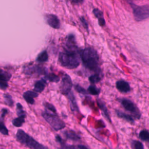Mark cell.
I'll return each mask as SVG.
<instances>
[{
	"label": "cell",
	"instance_id": "5b68a950",
	"mask_svg": "<svg viewBox=\"0 0 149 149\" xmlns=\"http://www.w3.org/2000/svg\"><path fill=\"white\" fill-rule=\"evenodd\" d=\"M42 116L55 130H61L65 127V123L55 114L45 111L42 113Z\"/></svg>",
	"mask_w": 149,
	"mask_h": 149
},
{
	"label": "cell",
	"instance_id": "ba28073f",
	"mask_svg": "<svg viewBox=\"0 0 149 149\" xmlns=\"http://www.w3.org/2000/svg\"><path fill=\"white\" fill-rule=\"evenodd\" d=\"M24 73L26 74H44L45 75L48 72L46 68L40 65H34L32 66H27L24 69Z\"/></svg>",
	"mask_w": 149,
	"mask_h": 149
},
{
	"label": "cell",
	"instance_id": "e575fe53",
	"mask_svg": "<svg viewBox=\"0 0 149 149\" xmlns=\"http://www.w3.org/2000/svg\"><path fill=\"white\" fill-rule=\"evenodd\" d=\"M129 1V2L130 3V2H132V1H134V0H128Z\"/></svg>",
	"mask_w": 149,
	"mask_h": 149
},
{
	"label": "cell",
	"instance_id": "4fadbf2b",
	"mask_svg": "<svg viewBox=\"0 0 149 149\" xmlns=\"http://www.w3.org/2000/svg\"><path fill=\"white\" fill-rule=\"evenodd\" d=\"M23 96L27 103L30 104H33L34 102V98L38 96V94L36 91H27L23 94Z\"/></svg>",
	"mask_w": 149,
	"mask_h": 149
},
{
	"label": "cell",
	"instance_id": "ffe728a7",
	"mask_svg": "<svg viewBox=\"0 0 149 149\" xmlns=\"http://www.w3.org/2000/svg\"><path fill=\"white\" fill-rule=\"evenodd\" d=\"M48 59V55L46 51H44L39 54L37 58V61L38 62H46Z\"/></svg>",
	"mask_w": 149,
	"mask_h": 149
},
{
	"label": "cell",
	"instance_id": "603a6c76",
	"mask_svg": "<svg viewBox=\"0 0 149 149\" xmlns=\"http://www.w3.org/2000/svg\"><path fill=\"white\" fill-rule=\"evenodd\" d=\"M139 137L143 141H149V132L146 130H141L139 133Z\"/></svg>",
	"mask_w": 149,
	"mask_h": 149
},
{
	"label": "cell",
	"instance_id": "2e32d148",
	"mask_svg": "<svg viewBox=\"0 0 149 149\" xmlns=\"http://www.w3.org/2000/svg\"><path fill=\"white\" fill-rule=\"evenodd\" d=\"M68 95V98H69L71 110L72 111H77L78 110V107H77L76 101L73 94L70 92Z\"/></svg>",
	"mask_w": 149,
	"mask_h": 149
},
{
	"label": "cell",
	"instance_id": "6da1fadb",
	"mask_svg": "<svg viewBox=\"0 0 149 149\" xmlns=\"http://www.w3.org/2000/svg\"><path fill=\"white\" fill-rule=\"evenodd\" d=\"M80 56L83 64L87 68L96 72L100 71L99 56L95 49L91 48H84L80 52Z\"/></svg>",
	"mask_w": 149,
	"mask_h": 149
},
{
	"label": "cell",
	"instance_id": "4dcf8cb0",
	"mask_svg": "<svg viewBox=\"0 0 149 149\" xmlns=\"http://www.w3.org/2000/svg\"><path fill=\"white\" fill-rule=\"evenodd\" d=\"M74 87H75V90H76L77 92H79V93H81V94H85L87 93V91L84 90V88H83L82 87H81L80 86L78 85V84H76V85L74 86Z\"/></svg>",
	"mask_w": 149,
	"mask_h": 149
},
{
	"label": "cell",
	"instance_id": "277c9868",
	"mask_svg": "<svg viewBox=\"0 0 149 149\" xmlns=\"http://www.w3.org/2000/svg\"><path fill=\"white\" fill-rule=\"evenodd\" d=\"M130 6L136 21L140 22L149 17V5L139 6L130 2Z\"/></svg>",
	"mask_w": 149,
	"mask_h": 149
},
{
	"label": "cell",
	"instance_id": "7a4b0ae2",
	"mask_svg": "<svg viewBox=\"0 0 149 149\" xmlns=\"http://www.w3.org/2000/svg\"><path fill=\"white\" fill-rule=\"evenodd\" d=\"M59 61L62 66L70 69L76 68L80 64V59L77 52L65 51L60 52Z\"/></svg>",
	"mask_w": 149,
	"mask_h": 149
},
{
	"label": "cell",
	"instance_id": "9a60e30c",
	"mask_svg": "<svg viewBox=\"0 0 149 149\" xmlns=\"http://www.w3.org/2000/svg\"><path fill=\"white\" fill-rule=\"evenodd\" d=\"M45 84H46V79H42L40 80H38L34 84V91L37 93L42 92L45 87Z\"/></svg>",
	"mask_w": 149,
	"mask_h": 149
},
{
	"label": "cell",
	"instance_id": "9c48e42d",
	"mask_svg": "<svg viewBox=\"0 0 149 149\" xmlns=\"http://www.w3.org/2000/svg\"><path fill=\"white\" fill-rule=\"evenodd\" d=\"M65 51L71 52H77V47L76 44L74 36L73 34H69L67 36L65 41Z\"/></svg>",
	"mask_w": 149,
	"mask_h": 149
},
{
	"label": "cell",
	"instance_id": "52a82bcc",
	"mask_svg": "<svg viewBox=\"0 0 149 149\" xmlns=\"http://www.w3.org/2000/svg\"><path fill=\"white\" fill-rule=\"evenodd\" d=\"M72 87V81L70 76L66 74H64L62 77L60 86V91L62 94L68 95L71 90Z\"/></svg>",
	"mask_w": 149,
	"mask_h": 149
},
{
	"label": "cell",
	"instance_id": "7402d4cb",
	"mask_svg": "<svg viewBox=\"0 0 149 149\" xmlns=\"http://www.w3.org/2000/svg\"><path fill=\"white\" fill-rule=\"evenodd\" d=\"M116 113H117V115L119 117L122 118L126 119V120H127L129 122H133V121H134L133 118L130 115H129L127 114H126L125 113H123V112H122L120 111H116Z\"/></svg>",
	"mask_w": 149,
	"mask_h": 149
},
{
	"label": "cell",
	"instance_id": "8fae6325",
	"mask_svg": "<svg viewBox=\"0 0 149 149\" xmlns=\"http://www.w3.org/2000/svg\"><path fill=\"white\" fill-rule=\"evenodd\" d=\"M11 77V74L3 70L0 69V88L5 89L8 87V81Z\"/></svg>",
	"mask_w": 149,
	"mask_h": 149
},
{
	"label": "cell",
	"instance_id": "8992f818",
	"mask_svg": "<svg viewBox=\"0 0 149 149\" xmlns=\"http://www.w3.org/2000/svg\"><path fill=\"white\" fill-rule=\"evenodd\" d=\"M120 103L124 108L127 111L130 112L136 118H140V113L136 105L130 100L126 98H123L120 101Z\"/></svg>",
	"mask_w": 149,
	"mask_h": 149
},
{
	"label": "cell",
	"instance_id": "e0dca14e",
	"mask_svg": "<svg viewBox=\"0 0 149 149\" xmlns=\"http://www.w3.org/2000/svg\"><path fill=\"white\" fill-rule=\"evenodd\" d=\"M97 104H98V105L100 109L102 111L105 116L107 118V119L108 120L110 121L111 120H110V117H109V112H108V110L105 104H104V102L101 100H98Z\"/></svg>",
	"mask_w": 149,
	"mask_h": 149
},
{
	"label": "cell",
	"instance_id": "44dd1931",
	"mask_svg": "<svg viewBox=\"0 0 149 149\" xmlns=\"http://www.w3.org/2000/svg\"><path fill=\"white\" fill-rule=\"evenodd\" d=\"M46 80H48L51 82H58L59 81V77L54 73H47L45 74Z\"/></svg>",
	"mask_w": 149,
	"mask_h": 149
},
{
	"label": "cell",
	"instance_id": "f1b7e54d",
	"mask_svg": "<svg viewBox=\"0 0 149 149\" xmlns=\"http://www.w3.org/2000/svg\"><path fill=\"white\" fill-rule=\"evenodd\" d=\"M132 147L135 149H143L144 146L143 144L139 141H133L132 143Z\"/></svg>",
	"mask_w": 149,
	"mask_h": 149
},
{
	"label": "cell",
	"instance_id": "3957f363",
	"mask_svg": "<svg viewBox=\"0 0 149 149\" xmlns=\"http://www.w3.org/2000/svg\"><path fill=\"white\" fill-rule=\"evenodd\" d=\"M16 139L21 144L30 148L35 149H43L47 147L36 141L32 137L27 134L23 130L19 129L16 133Z\"/></svg>",
	"mask_w": 149,
	"mask_h": 149
},
{
	"label": "cell",
	"instance_id": "ac0fdd59",
	"mask_svg": "<svg viewBox=\"0 0 149 149\" xmlns=\"http://www.w3.org/2000/svg\"><path fill=\"white\" fill-rule=\"evenodd\" d=\"M63 134L67 139L74 141H77L80 139V137L73 130H66L64 132Z\"/></svg>",
	"mask_w": 149,
	"mask_h": 149
},
{
	"label": "cell",
	"instance_id": "d6986e66",
	"mask_svg": "<svg viewBox=\"0 0 149 149\" xmlns=\"http://www.w3.org/2000/svg\"><path fill=\"white\" fill-rule=\"evenodd\" d=\"M26 116H18L17 118H15L12 120L13 125L16 127L21 126L24 122V118Z\"/></svg>",
	"mask_w": 149,
	"mask_h": 149
},
{
	"label": "cell",
	"instance_id": "cb8c5ba5",
	"mask_svg": "<svg viewBox=\"0 0 149 149\" xmlns=\"http://www.w3.org/2000/svg\"><path fill=\"white\" fill-rule=\"evenodd\" d=\"M4 98H5V104H7L9 106L12 107L13 105V100L12 98V96L8 94H4Z\"/></svg>",
	"mask_w": 149,
	"mask_h": 149
},
{
	"label": "cell",
	"instance_id": "83f0119b",
	"mask_svg": "<svg viewBox=\"0 0 149 149\" xmlns=\"http://www.w3.org/2000/svg\"><path fill=\"white\" fill-rule=\"evenodd\" d=\"M101 80V77L100 76L97 74H93V75H91L89 77V81L93 83V84H94V83H98V81H100Z\"/></svg>",
	"mask_w": 149,
	"mask_h": 149
},
{
	"label": "cell",
	"instance_id": "5bb4252c",
	"mask_svg": "<svg viewBox=\"0 0 149 149\" xmlns=\"http://www.w3.org/2000/svg\"><path fill=\"white\" fill-rule=\"evenodd\" d=\"M93 14L97 18L100 26H104L105 24V20L104 18L103 13L98 8H94L93 10Z\"/></svg>",
	"mask_w": 149,
	"mask_h": 149
},
{
	"label": "cell",
	"instance_id": "30bf717a",
	"mask_svg": "<svg viewBox=\"0 0 149 149\" xmlns=\"http://www.w3.org/2000/svg\"><path fill=\"white\" fill-rule=\"evenodd\" d=\"M45 19L47 24L51 27L56 29L60 27V21L55 15L47 14L45 15Z\"/></svg>",
	"mask_w": 149,
	"mask_h": 149
},
{
	"label": "cell",
	"instance_id": "f546056e",
	"mask_svg": "<svg viewBox=\"0 0 149 149\" xmlns=\"http://www.w3.org/2000/svg\"><path fill=\"white\" fill-rule=\"evenodd\" d=\"M44 105H45V108H46L47 109H48L49 111L52 112L54 113H56V109H55V108L54 107V106L52 104H49V103H48V102H45V103L44 104Z\"/></svg>",
	"mask_w": 149,
	"mask_h": 149
},
{
	"label": "cell",
	"instance_id": "7c38bea8",
	"mask_svg": "<svg viewBox=\"0 0 149 149\" xmlns=\"http://www.w3.org/2000/svg\"><path fill=\"white\" fill-rule=\"evenodd\" d=\"M117 89L122 93H127L130 90L129 84L125 80H119L116 83Z\"/></svg>",
	"mask_w": 149,
	"mask_h": 149
},
{
	"label": "cell",
	"instance_id": "4316f807",
	"mask_svg": "<svg viewBox=\"0 0 149 149\" xmlns=\"http://www.w3.org/2000/svg\"><path fill=\"white\" fill-rule=\"evenodd\" d=\"M0 132L3 134V135H8V130L6 127L3 121L0 119Z\"/></svg>",
	"mask_w": 149,
	"mask_h": 149
},
{
	"label": "cell",
	"instance_id": "484cf974",
	"mask_svg": "<svg viewBox=\"0 0 149 149\" xmlns=\"http://www.w3.org/2000/svg\"><path fill=\"white\" fill-rule=\"evenodd\" d=\"M16 110L18 116H26L25 111L23 110V107L20 103H17L16 104Z\"/></svg>",
	"mask_w": 149,
	"mask_h": 149
},
{
	"label": "cell",
	"instance_id": "1f68e13d",
	"mask_svg": "<svg viewBox=\"0 0 149 149\" xmlns=\"http://www.w3.org/2000/svg\"><path fill=\"white\" fill-rule=\"evenodd\" d=\"M80 20L81 23V24L83 25V26L84 27V29L88 30V23L86 21V20L85 19V18L83 17V16H81L80 17Z\"/></svg>",
	"mask_w": 149,
	"mask_h": 149
},
{
	"label": "cell",
	"instance_id": "d4e9b609",
	"mask_svg": "<svg viewBox=\"0 0 149 149\" xmlns=\"http://www.w3.org/2000/svg\"><path fill=\"white\" fill-rule=\"evenodd\" d=\"M88 91L92 95H97L99 94L100 90L94 86H90L88 88Z\"/></svg>",
	"mask_w": 149,
	"mask_h": 149
},
{
	"label": "cell",
	"instance_id": "836d02e7",
	"mask_svg": "<svg viewBox=\"0 0 149 149\" xmlns=\"http://www.w3.org/2000/svg\"><path fill=\"white\" fill-rule=\"evenodd\" d=\"M8 112V110L6 108H3L2 109V115H1V118H3L4 116L6 115V114Z\"/></svg>",
	"mask_w": 149,
	"mask_h": 149
},
{
	"label": "cell",
	"instance_id": "d6a6232c",
	"mask_svg": "<svg viewBox=\"0 0 149 149\" xmlns=\"http://www.w3.org/2000/svg\"><path fill=\"white\" fill-rule=\"evenodd\" d=\"M84 0H70V1L74 5H79L83 2Z\"/></svg>",
	"mask_w": 149,
	"mask_h": 149
}]
</instances>
